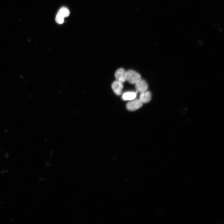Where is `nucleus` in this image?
Returning <instances> with one entry per match:
<instances>
[{
    "instance_id": "nucleus-1",
    "label": "nucleus",
    "mask_w": 224,
    "mask_h": 224,
    "mask_svg": "<svg viewBox=\"0 0 224 224\" xmlns=\"http://www.w3.org/2000/svg\"><path fill=\"white\" fill-rule=\"evenodd\" d=\"M126 80L129 83L135 84L141 79L140 75L133 70H128L126 72Z\"/></svg>"
},
{
    "instance_id": "nucleus-2",
    "label": "nucleus",
    "mask_w": 224,
    "mask_h": 224,
    "mask_svg": "<svg viewBox=\"0 0 224 224\" xmlns=\"http://www.w3.org/2000/svg\"><path fill=\"white\" fill-rule=\"evenodd\" d=\"M70 14L69 10L66 7H63L58 11L55 18L56 22L58 24H62L64 22V19L68 16Z\"/></svg>"
},
{
    "instance_id": "nucleus-3",
    "label": "nucleus",
    "mask_w": 224,
    "mask_h": 224,
    "mask_svg": "<svg viewBox=\"0 0 224 224\" xmlns=\"http://www.w3.org/2000/svg\"><path fill=\"white\" fill-rule=\"evenodd\" d=\"M142 104L143 103L139 99H134L127 103L126 107L128 110L134 111L140 108L142 106Z\"/></svg>"
},
{
    "instance_id": "nucleus-4",
    "label": "nucleus",
    "mask_w": 224,
    "mask_h": 224,
    "mask_svg": "<svg viewBox=\"0 0 224 224\" xmlns=\"http://www.w3.org/2000/svg\"><path fill=\"white\" fill-rule=\"evenodd\" d=\"M126 72L123 68H120L117 69L115 73V77L116 80L122 83L126 81Z\"/></svg>"
},
{
    "instance_id": "nucleus-5",
    "label": "nucleus",
    "mask_w": 224,
    "mask_h": 224,
    "mask_svg": "<svg viewBox=\"0 0 224 224\" xmlns=\"http://www.w3.org/2000/svg\"><path fill=\"white\" fill-rule=\"evenodd\" d=\"M135 84V88L137 92L141 93L147 90L148 85L144 80L141 79Z\"/></svg>"
},
{
    "instance_id": "nucleus-6",
    "label": "nucleus",
    "mask_w": 224,
    "mask_h": 224,
    "mask_svg": "<svg viewBox=\"0 0 224 224\" xmlns=\"http://www.w3.org/2000/svg\"><path fill=\"white\" fill-rule=\"evenodd\" d=\"M123 88L122 83L117 80L113 82L112 88L114 93L117 95L121 94Z\"/></svg>"
},
{
    "instance_id": "nucleus-7",
    "label": "nucleus",
    "mask_w": 224,
    "mask_h": 224,
    "mask_svg": "<svg viewBox=\"0 0 224 224\" xmlns=\"http://www.w3.org/2000/svg\"><path fill=\"white\" fill-rule=\"evenodd\" d=\"M151 94L147 90L141 93L139 96V100L142 103H146L149 102L151 99Z\"/></svg>"
},
{
    "instance_id": "nucleus-8",
    "label": "nucleus",
    "mask_w": 224,
    "mask_h": 224,
    "mask_svg": "<svg viewBox=\"0 0 224 224\" xmlns=\"http://www.w3.org/2000/svg\"><path fill=\"white\" fill-rule=\"evenodd\" d=\"M137 96V92L128 91L124 93L122 95V99L125 100H132L134 99Z\"/></svg>"
}]
</instances>
